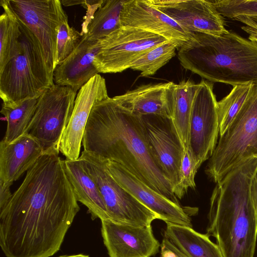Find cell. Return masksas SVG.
Segmentation results:
<instances>
[{
  "label": "cell",
  "mask_w": 257,
  "mask_h": 257,
  "mask_svg": "<svg viewBox=\"0 0 257 257\" xmlns=\"http://www.w3.org/2000/svg\"><path fill=\"white\" fill-rule=\"evenodd\" d=\"M106 81L97 74L83 85L77 93L72 113L60 141L59 151L66 159L79 158L87 121L93 104L108 97Z\"/></svg>",
  "instance_id": "15"
},
{
  "label": "cell",
  "mask_w": 257,
  "mask_h": 257,
  "mask_svg": "<svg viewBox=\"0 0 257 257\" xmlns=\"http://www.w3.org/2000/svg\"><path fill=\"white\" fill-rule=\"evenodd\" d=\"M10 187L0 184V210L3 209L11 198Z\"/></svg>",
  "instance_id": "33"
},
{
  "label": "cell",
  "mask_w": 257,
  "mask_h": 257,
  "mask_svg": "<svg viewBox=\"0 0 257 257\" xmlns=\"http://www.w3.org/2000/svg\"><path fill=\"white\" fill-rule=\"evenodd\" d=\"M0 5L4 12L0 16V70L16 54L21 35L19 21L11 11L7 0Z\"/></svg>",
  "instance_id": "25"
},
{
  "label": "cell",
  "mask_w": 257,
  "mask_h": 257,
  "mask_svg": "<svg viewBox=\"0 0 257 257\" xmlns=\"http://www.w3.org/2000/svg\"><path fill=\"white\" fill-rule=\"evenodd\" d=\"M82 36L68 24L66 15L59 28L57 44V66L62 62L77 47Z\"/></svg>",
  "instance_id": "29"
},
{
  "label": "cell",
  "mask_w": 257,
  "mask_h": 257,
  "mask_svg": "<svg viewBox=\"0 0 257 257\" xmlns=\"http://www.w3.org/2000/svg\"><path fill=\"white\" fill-rule=\"evenodd\" d=\"M82 143L84 150L118 163L150 188L180 204L153 157L142 116L113 97L93 104Z\"/></svg>",
  "instance_id": "2"
},
{
  "label": "cell",
  "mask_w": 257,
  "mask_h": 257,
  "mask_svg": "<svg viewBox=\"0 0 257 257\" xmlns=\"http://www.w3.org/2000/svg\"><path fill=\"white\" fill-rule=\"evenodd\" d=\"M218 13L225 18L257 17V0L212 1Z\"/></svg>",
  "instance_id": "30"
},
{
  "label": "cell",
  "mask_w": 257,
  "mask_h": 257,
  "mask_svg": "<svg viewBox=\"0 0 257 257\" xmlns=\"http://www.w3.org/2000/svg\"><path fill=\"white\" fill-rule=\"evenodd\" d=\"M168 41L152 33L122 26L97 41L99 49L93 64L99 73L121 72L145 52Z\"/></svg>",
  "instance_id": "9"
},
{
  "label": "cell",
  "mask_w": 257,
  "mask_h": 257,
  "mask_svg": "<svg viewBox=\"0 0 257 257\" xmlns=\"http://www.w3.org/2000/svg\"><path fill=\"white\" fill-rule=\"evenodd\" d=\"M257 157V85H252L239 112L219 136L206 174L217 183L248 159Z\"/></svg>",
  "instance_id": "6"
},
{
  "label": "cell",
  "mask_w": 257,
  "mask_h": 257,
  "mask_svg": "<svg viewBox=\"0 0 257 257\" xmlns=\"http://www.w3.org/2000/svg\"><path fill=\"white\" fill-rule=\"evenodd\" d=\"M142 117L153 157L174 192L180 181L185 148L171 118L157 115Z\"/></svg>",
  "instance_id": "12"
},
{
  "label": "cell",
  "mask_w": 257,
  "mask_h": 257,
  "mask_svg": "<svg viewBox=\"0 0 257 257\" xmlns=\"http://www.w3.org/2000/svg\"><path fill=\"white\" fill-rule=\"evenodd\" d=\"M44 154L39 142L30 135L11 142L0 143V184L11 186Z\"/></svg>",
  "instance_id": "19"
},
{
  "label": "cell",
  "mask_w": 257,
  "mask_h": 257,
  "mask_svg": "<svg viewBox=\"0 0 257 257\" xmlns=\"http://www.w3.org/2000/svg\"><path fill=\"white\" fill-rule=\"evenodd\" d=\"M166 224L164 237L185 257H224L218 245L206 234L187 226Z\"/></svg>",
  "instance_id": "23"
},
{
  "label": "cell",
  "mask_w": 257,
  "mask_h": 257,
  "mask_svg": "<svg viewBox=\"0 0 257 257\" xmlns=\"http://www.w3.org/2000/svg\"><path fill=\"white\" fill-rule=\"evenodd\" d=\"M19 21L21 35L17 52L0 70V97L6 106L38 98L55 84L39 40Z\"/></svg>",
  "instance_id": "5"
},
{
  "label": "cell",
  "mask_w": 257,
  "mask_h": 257,
  "mask_svg": "<svg viewBox=\"0 0 257 257\" xmlns=\"http://www.w3.org/2000/svg\"><path fill=\"white\" fill-rule=\"evenodd\" d=\"M257 157L248 159L215 186L210 199L206 234L214 237L224 257H253L257 217L251 196Z\"/></svg>",
  "instance_id": "3"
},
{
  "label": "cell",
  "mask_w": 257,
  "mask_h": 257,
  "mask_svg": "<svg viewBox=\"0 0 257 257\" xmlns=\"http://www.w3.org/2000/svg\"><path fill=\"white\" fill-rule=\"evenodd\" d=\"M98 49L97 41H90L82 37L75 49L56 66L53 73L54 84L79 91L91 78L99 74L93 64Z\"/></svg>",
  "instance_id": "20"
},
{
  "label": "cell",
  "mask_w": 257,
  "mask_h": 257,
  "mask_svg": "<svg viewBox=\"0 0 257 257\" xmlns=\"http://www.w3.org/2000/svg\"><path fill=\"white\" fill-rule=\"evenodd\" d=\"M251 196L257 217V175L255 176L252 181Z\"/></svg>",
  "instance_id": "35"
},
{
  "label": "cell",
  "mask_w": 257,
  "mask_h": 257,
  "mask_svg": "<svg viewBox=\"0 0 257 257\" xmlns=\"http://www.w3.org/2000/svg\"><path fill=\"white\" fill-rule=\"evenodd\" d=\"M178 58L185 69L209 82L257 85V42L232 32L219 36L195 33L179 48Z\"/></svg>",
  "instance_id": "4"
},
{
  "label": "cell",
  "mask_w": 257,
  "mask_h": 257,
  "mask_svg": "<svg viewBox=\"0 0 257 257\" xmlns=\"http://www.w3.org/2000/svg\"><path fill=\"white\" fill-rule=\"evenodd\" d=\"M77 93L70 87L54 84L38 98L25 133L39 142L44 153H59L60 141L71 118Z\"/></svg>",
  "instance_id": "8"
},
{
  "label": "cell",
  "mask_w": 257,
  "mask_h": 257,
  "mask_svg": "<svg viewBox=\"0 0 257 257\" xmlns=\"http://www.w3.org/2000/svg\"><path fill=\"white\" fill-rule=\"evenodd\" d=\"M101 222V235L109 257H151L160 249L151 225H124L109 219Z\"/></svg>",
  "instance_id": "16"
},
{
  "label": "cell",
  "mask_w": 257,
  "mask_h": 257,
  "mask_svg": "<svg viewBox=\"0 0 257 257\" xmlns=\"http://www.w3.org/2000/svg\"><path fill=\"white\" fill-rule=\"evenodd\" d=\"M212 82L202 80L194 98L189 125V145L197 167L211 157L218 141V101Z\"/></svg>",
  "instance_id": "11"
},
{
  "label": "cell",
  "mask_w": 257,
  "mask_h": 257,
  "mask_svg": "<svg viewBox=\"0 0 257 257\" xmlns=\"http://www.w3.org/2000/svg\"><path fill=\"white\" fill-rule=\"evenodd\" d=\"M58 257H89L88 255L85 254L83 253H78V254H66V255H62L59 256Z\"/></svg>",
  "instance_id": "37"
},
{
  "label": "cell",
  "mask_w": 257,
  "mask_h": 257,
  "mask_svg": "<svg viewBox=\"0 0 257 257\" xmlns=\"http://www.w3.org/2000/svg\"><path fill=\"white\" fill-rule=\"evenodd\" d=\"M58 153H44L0 210L6 257H50L61 248L80 210Z\"/></svg>",
  "instance_id": "1"
},
{
  "label": "cell",
  "mask_w": 257,
  "mask_h": 257,
  "mask_svg": "<svg viewBox=\"0 0 257 257\" xmlns=\"http://www.w3.org/2000/svg\"><path fill=\"white\" fill-rule=\"evenodd\" d=\"M198 169L190 148H186L181 162L179 183L174 191L177 198L181 199L189 188H195V177Z\"/></svg>",
  "instance_id": "31"
},
{
  "label": "cell",
  "mask_w": 257,
  "mask_h": 257,
  "mask_svg": "<svg viewBox=\"0 0 257 257\" xmlns=\"http://www.w3.org/2000/svg\"><path fill=\"white\" fill-rule=\"evenodd\" d=\"M107 168L114 180L142 204L166 224L192 227L186 209L155 191L118 163L106 159Z\"/></svg>",
  "instance_id": "14"
},
{
  "label": "cell",
  "mask_w": 257,
  "mask_h": 257,
  "mask_svg": "<svg viewBox=\"0 0 257 257\" xmlns=\"http://www.w3.org/2000/svg\"><path fill=\"white\" fill-rule=\"evenodd\" d=\"M253 84L233 86L230 93L218 101L219 136L228 128L242 107Z\"/></svg>",
  "instance_id": "28"
},
{
  "label": "cell",
  "mask_w": 257,
  "mask_h": 257,
  "mask_svg": "<svg viewBox=\"0 0 257 257\" xmlns=\"http://www.w3.org/2000/svg\"><path fill=\"white\" fill-rule=\"evenodd\" d=\"M176 85L172 82L142 85L113 98L136 114L172 118Z\"/></svg>",
  "instance_id": "18"
},
{
  "label": "cell",
  "mask_w": 257,
  "mask_h": 257,
  "mask_svg": "<svg viewBox=\"0 0 257 257\" xmlns=\"http://www.w3.org/2000/svg\"><path fill=\"white\" fill-rule=\"evenodd\" d=\"M198 88L190 80L176 84L173 102L172 119L185 148L189 145V125L194 98Z\"/></svg>",
  "instance_id": "24"
},
{
  "label": "cell",
  "mask_w": 257,
  "mask_h": 257,
  "mask_svg": "<svg viewBox=\"0 0 257 257\" xmlns=\"http://www.w3.org/2000/svg\"><path fill=\"white\" fill-rule=\"evenodd\" d=\"M160 257H185L167 238L164 237L161 243Z\"/></svg>",
  "instance_id": "32"
},
{
  "label": "cell",
  "mask_w": 257,
  "mask_h": 257,
  "mask_svg": "<svg viewBox=\"0 0 257 257\" xmlns=\"http://www.w3.org/2000/svg\"><path fill=\"white\" fill-rule=\"evenodd\" d=\"M63 167L77 201L87 208L91 219H109L99 189L79 158L74 160H63Z\"/></svg>",
  "instance_id": "22"
},
{
  "label": "cell",
  "mask_w": 257,
  "mask_h": 257,
  "mask_svg": "<svg viewBox=\"0 0 257 257\" xmlns=\"http://www.w3.org/2000/svg\"><path fill=\"white\" fill-rule=\"evenodd\" d=\"M154 7L193 33L219 36L228 32L212 1L147 0Z\"/></svg>",
  "instance_id": "13"
},
{
  "label": "cell",
  "mask_w": 257,
  "mask_h": 257,
  "mask_svg": "<svg viewBox=\"0 0 257 257\" xmlns=\"http://www.w3.org/2000/svg\"><path fill=\"white\" fill-rule=\"evenodd\" d=\"M96 183L107 209L109 219L121 224L150 226L157 215L123 188L111 175L106 159L83 150L79 157Z\"/></svg>",
  "instance_id": "7"
},
{
  "label": "cell",
  "mask_w": 257,
  "mask_h": 257,
  "mask_svg": "<svg viewBox=\"0 0 257 257\" xmlns=\"http://www.w3.org/2000/svg\"><path fill=\"white\" fill-rule=\"evenodd\" d=\"M120 21L121 26L161 36L175 43L178 49L192 40L195 34L185 30L147 0L124 1Z\"/></svg>",
  "instance_id": "17"
},
{
  "label": "cell",
  "mask_w": 257,
  "mask_h": 257,
  "mask_svg": "<svg viewBox=\"0 0 257 257\" xmlns=\"http://www.w3.org/2000/svg\"><path fill=\"white\" fill-rule=\"evenodd\" d=\"M18 19L37 37L45 60L53 74L57 66V37L60 24L67 15L59 0H7Z\"/></svg>",
  "instance_id": "10"
},
{
  "label": "cell",
  "mask_w": 257,
  "mask_h": 257,
  "mask_svg": "<svg viewBox=\"0 0 257 257\" xmlns=\"http://www.w3.org/2000/svg\"><path fill=\"white\" fill-rule=\"evenodd\" d=\"M124 0L85 1L87 13L81 34L90 41H98L121 27Z\"/></svg>",
  "instance_id": "21"
},
{
  "label": "cell",
  "mask_w": 257,
  "mask_h": 257,
  "mask_svg": "<svg viewBox=\"0 0 257 257\" xmlns=\"http://www.w3.org/2000/svg\"><path fill=\"white\" fill-rule=\"evenodd\" d=\"M178 48L168 41L146 51L132 64L130 69L141 72L144 77L155 74L176 55Z\"/></svg>",
  "instance_id": "27"
},
{
  "label": "cell",
  "mask_w": 257,
  "mask_h": 257,
  "mask_svg": "<svg viewBox=\"0 0 257 257\" xmlns=\"http://www.w3.org/2000/svg\"><path fill=\"white\" fill-rule=\"evenodd\" d=\"M61 3L65 6L82 5L84 6L85 1H61Z\"/></svg>",
  "instance_id": "36"
},
{
  "label": "cell",
  "mask_w": 257,
  "mask_h": 257,
  "mask_svg": "<svg viewBox=\"0 0 257 257\" xmlns=\"http://www.w3.org/2000/svg\"><path fill=\"white\" fill-rule=\"evenodd\" d=\"M234 20L239 21L245 26L257 30V17H238L233 19Z\"/></svg>",
  "instance_id": "34"
},
{
  "label": "cell",
  "mask_w": 257,
  "mask_h": 257,
  "mask_svg": "<svg viewBox=\"0 0 257 257\" xmlns=\"http://www.w3.org/2000/svg\"><path fill=\"white\" fill-rule=\"evenodd\" d=\"M38 98L28 99L12 106L2 104L1 112L7 121L3 139L5 142H11L25 133L34 114Z\"/></svg>",
  "instance_id": "26"
}]
</instances>
